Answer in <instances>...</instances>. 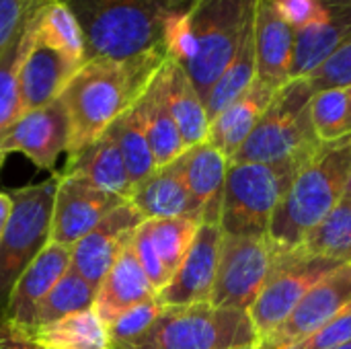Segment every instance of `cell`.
<instances>
[{"label": "cell", "instance_id": "cell-1", "mask_svg": "<svg viewBox=\"0 0 351 349\" xmlns=\"http://www.w3.org/2000/svg\"><path fill=\"white\" fill-rule=\"evenodd\" d=\"M257 0H193L167 27V53L193 82L202 99L237 53Z\"/></svg>", "mask_w": 351, "mask_h": 349}, {"label": "cell", "instance_id": "cell-2", "mask_svg": "<svg viewBox=\"0 0 351 349\" xmlns=\"http://www.w3.org/2000/svg\"><path fill=\"white\" fill-rule=\"evenodd\" d=\"M78 19L84 62H138L167 53L171 16L185 8L169 0H64Z\"/></svg>", "mask_w": 351, "mask_h": 349}, {"label": "cell", "instance_id": "cell-3", "mask_svg": "<svg viewBox=\"0 0 351 349\" xmlns=\"http://www.w3.org/2000/svg\"><path fill=\"white\" fill-rule=\"evenodd\" d=\"M167 58L156 56L128 64L84 62L60 95L70 128L68 154L101 138L119 115L134 107Z\"/></svg>", "mask_w": 351, "mask_h": 349}, {"label": "cell", "instance_id": "cell-4", "mask_svg": "<svg viewBox=\"0 0 351 349\" xmlns=\"http://www.w3.org/2000/svg\"><path fill=\"white\" fill-rule=\"evenodd\" d=\"M351 177V134L323 142L294 173L267 232L271 253L298 249L346 195Z\"/></svg>", "mask_w": 351, "mask_h": 349}, {"label": "cell", "instance_id": "cell-5", "mask_svg": "<svg viewBox=\"0 0 351 349\" xmlns=\"http://www.w3.org/2000/svg\"><path fill=\"white\" fill-rule=\"evenodd\" d=\"M311 99L304 78L282 86L230 163H261L296 173L323 144L311 121Z\"/></svg>", "mask_w": 351, "mask_h": 349}, {"label": "cell", "instance_id": "cell-6", "mask_svg": "<svg viewBox=\"0 0 351 349\" xmlns=\"http://www.w3.org/2000/svg\"><path fill=\"white\" fill-rule=\"evenodd\" d=\"M257 344L247 311L202 302L165 306L142 337L121 349H257Z\"/></svg>", "mask_w": 351, "mask_h": 349}, {"label": "cell", "instance_id": "cell-7", "mask_svg": "<svg viewBox=\"0 0 351 349\" xmlns=\"http://www.w3.org/2000/svg\"><path fill=\"white\" fill-rule=\"evenodd\" d=\"M294 173L261 163H230L220 206L224 234L267 239L271 218Z\"/></svg>", "mask_w": 351, "mask_h": 349}, {"label": "cell", "instance_id": "cell-8", "mask_svg": "<svg viewBox=\"0 0 351 349\" xmlns=\"http://www.w3.org/2000/svg\"><path fill=\"white\" fill-rule=\"evenodd\" d=\"M58 183L60 173H53L41 183H31L8 191L12 210L0 241V315L19 276L49 243L51 210Z\"/></svg>", "mask_w": 351, "mask_h": 349}, {"label": "cell", "instance_id": "cell-9", "mask_svg": "<svg viewBox=\"0 0 351 349\" xmlns=\"http://www.w3.org/2000/svg\"><path fill=\"white\" fill-rule=\"evenodd\" d=\"M339 265L343 263L311 255L300 247L288 253H271V269L265 286L249 309L259 344L292 315L315 284Z\"/></svg>", "mask_w": 351, "mask_h": 349}, {"label": "cell", "instance_id": "cell-10", "mask_svg": "<svg viewBox=\"0 0 351 349\" xmlns=\"http://www.w3.org/2000/svg\"><path fill=\"white\" fill-rule=\"evenodd\" d=\"M269 269L271 249L267 239L222 234L210 304L249 313L251 304L265 286Z\"/></svg>", "mask_w": 351, "mask_h": 349}, {"label": "cell", "instance_id": "cell-11", "mask_svg": "<svg viewBox=\"0 0 351 349\" xmlns=\"http://www.w3.org/2000/svg\"><path fill=\"white\" fill-rule=\"evenodd\" d=\"M351 306V261L339 265L315 284L292 315L267 335L257 349H290L311 337Z\"/></svg>", "mask_w": 351, "mask_h": 349}, {"label": "cell", "instance_id": "cell-12", "mask_svg": "<svg viewBox=\"0 0 351 349\" xmlns=\"http://www.w3.org/2000/svg\"><path fill=\"white\" fill-rule=\"evenodd\" d=\"M123 202L125 200L119 195L103 191L82 177L64 175L60 171V183L51 210L49 243L72 249Z\"/></svg>", "mask_w": 351, "mask_h": 349}, {"label": "cell", "instance_id": "cell-13", "mask_svg": "<svg viewBox=\"0 0 351 349\" xmlns=\"http://www.w3.org/2000/svg\"><path fill=\"white\" fill-rule=\"evenodd\" d=\"M142 222L144 216L136 206L123 202L70 249V269L97 290L113 263L134 245L136 230Z\"/></svg>", "mask_w": 351, "mask_h": 349}, {"label": "cell", "instance_id": "cell-14", "mask_svg": "<svg viewBox=\"0 0 351 349\" xmlns=\"http://www.w3.org/2000/svg\"><path fill=\"white\" fill-rule=\"evenodd\" d=\"M70 128L60 99L53 103L23 113L0 136V163L6 154L21 152L35 167L53 171L62 152H68Z\"/></svg>", "mask_w": 351, "mask_h": 349}, {"label": "cell", "instance_id": "cell-15", "mask_svg": "<svg viewBox=\"0 0 351 349\" xmlns=\"http://www.w3.org/2000/svg\"><path fill=\"white\" fill-rule=\"evenodd\" d=\"M222 234L224 232L220 228V222L199 224L197 234L179 269L156 296L162 306H189L210 302L218 269Z\"/></svg>", "mask_w": 351, "mask_h": 349}, {"label": "cell", "instance_id": "cell-16", "mask_svg": "<svg viewBox=\"0 0 351 349\" xmlns=\"http://www.w3.org/2000/svg\"><path fill=\"white\" fill-rule=\"evenodd\" d=\"M27 47L19 68V101L21 115L41 109L60 99L68 80L80 68L47 43L39 41L27 19Z\"/></svg>", "mask_w": 351, "mask_h": 349}, {"label": "cell", "instance_id": "cell-17", "mask_svg": "<svg viewBox=\"0 0 351 349\" xmlns=\"http://www.w3.org/2000/svg\"><path fill=\"white\" fill-rule=\"evenodd\" d=\"M68 269L70 249L56 243H47L14 282L6 306L2 311V319L10 327L27 335L33 327V319L41 300L51 292V288L62 280Z\"/></svg>", "mask_w": 351, "mask_h": 349}, {"label": "cell", "instance_id": "cell-18", "mask_svg": "<svg viewBox=\"0 0 351 349\" xmlns=\"http://www.w3.org/2000/svg\"><path fill=\"white\" fill-rule=\"evenodd\" d=\"M351 39V0H321L317 16L294 31L290 80L306 78Z\"/></svg>", "mask_w": 351, "mask_h": 349}, {"label": "cell", "instance_id": "cell-19", "mask_svg": "<svg viewBox=\"0 0 351 349\" xmlns=\"http://www.w3.org/2000/svg\"><path fill=\"white\" fill-rule=\"evenodd\" d=\"M255 58L257 80L278 91L290 82L294 29L278 14L271 0L255 2Z\"/></svg>", "mask_w": 351, "mask_h": 349}, {"label": "cell", "instance_id": "cell-20", "mask_svg": "<svg viewBox=\"0 0 351 349\" xmlns=\"http://www.w3.org/2000/svg\"><path fill=\"white\" fill-rule=\"evenodd\" d=\"M173 163L189 193L204 210L202 222H220L222 189L230 160L208 140H204L195 146L185 148V152Z\"/></svg>", "mask_w": 351, "mask_h": 349}, {"label": "cell", "instance_id": "cell-21", "mask_svg": "<svg viewBox=\"0 0 351 349\" xmlns=\"http://www.w3.org/2000/svg\"><path fill=\"white\" fill-rule=\"evenodd\" d=\"M130 202L144 216V220L156 218H204L202 206L189 193L175 163L158 167L144 181L134 185Z\"/></svg>", "mask_w": 351, "mask_h": 349}, {"label": "cell", "instance_id": "cell-22", "mask_svg": "<svg viewBox=\"0 0 351 349\" xmlns=\"http://www.w3.org/2000/svg\"><path fill=\"white\" fill-rule=\"evenodd\" d=\"M276 93L278 88H271L269 84L255 78V82L234 103H230L220 115L210 121L206 140L228 160H232V156L239 152L243 142L249 138L253 128L271 105Z\"/></svg>", "mask_w": 351, "mask_h": 349}, {"label": "cell", "instance_id": "cell-23", "mask_svg": "<svg viewBox=\"0 0 351 349\" xmlns=\"http://www.w3.org/2000/svg\"><path fill=\"white\" fill-rule=\"evenodd\" d=\"M156 290L142 272L134 249L130 247L105 274L95 290L93 311L107 325L123 311L138 306L142 302L154 300Z\"/></svg>", "mask_w": 351, "mask_h": 349}, {"label": "cell", "instance_id": "cell-24", "mask_svg": "<svg viewBox=\"0 0 351 349\" xmlns=\"http://www.w3.org/2000/svg\"><path fill=\"white\" fill-rule=\"evenodd\" d=\"M62 173L82 177L95 187L115 193L125 202H130L132 191H134L121 152L109 132H105L101 138L80 148L78 152L68 154V160Z\"/></svg>", "mask_w": 351, "mask_h": 349}, {"label": "cell", "instance_id": "cell-25", "mask_svg": "<svg viewBox=\"0 0 351 349\" xmlns=\"http://www.w3.org/2000/svg\"><path fill=\"white\" fill-rule=\"evenodd\" d=\"M162 66L154 74V78L148 82V86L144 88L140 99L134 103V107H136V111H138V115L142 119L148 144L152 148L156 167H165V165L173 163L177 156H181L185 152L183 138L179 134V128H177V123L173 119L169 103H167Z\"/></svg>", "mask_w": 351, "mask_h": 349}, {"label": "cell", "instance_id": "cell-26", "mask_svg": "<svg viewBox=\"0 0 351 349\" xmlns=\"http://www.w3.org/2000/svg\"><path fill=\"white\" fill-rule=\"evenodd\" d=\"M165 78V95L171 109V115L179 128L185 148L195 146L208 138L210 119L206 113L204 99L195 91L187 72L171 58H167L162 66Z\"/></svg>", "mask_w": 351, "mask_h": 349}, {"label": "cell", "instance_id": "cell-27", "mask_svg": "<svg viewBox=\"0 0 351 349\" xmlns=\"http://www.w3.org/2000/svg\"><path fill=\"white\" fill-rule=\"evenodd\" d=\"M27 337L35 348L43 349H109L107 325L93 309L41 325Z\"/></svg>", "mask_w": 351, "mask_h": 349}, {"label": "cell", "instance_id": "cell-28", "mask_svg": "<svg viewBox=\"0 0 351 349\" xmlns=\"http://www.w3.org/2000/svg\"><path fill=\"white\" fill-rule=\"evenodd\" d=\"M29 25L39 41L47 43L78 66L84 64L82 31L78 19L64 0H47L37 4L29 14Z\"/></svg>", "mask_w": 351, "mask_h": 349}, {"label": "cell", "instance_id": "cell-29", "mask_svg": "<svg viewBox=\"0 0 351 349\" xmlns=\"http://www.w3.org/2000/svg\"><path fill=\"white\" fill-rule=\"evenodd\" d=\"M257 78V58H255V14L245 29V35L237 47L234 58L210 88L208 97L204 99L208 119L212 121L220 115L230 103H234Z\"/></svg>", "mask_w": 351, "mask_h": 349}, {"label": "cell", "instance_id": "cell-30", "mask_svg": "<svg viewBox=\"0 0 351 349\" xmlns=\"http://www.w3.org/2000/svg\"><path fill=\"white\" fill-rule=\"evenodd\" d=\"M107 132L113 136L121 152L132 185H138L140 181H144L150 173L158 169L136 107H130L123 115H119Z\"/></svg>", "mask_w": 351, "mask_h": 349}, {"label": "cell", "instance_id": "cell-31", "mask_svg": "<svg viewBox=\"0 0 351 349\" xmlns=\"http://www.w3.org/2000/svg\"><path fill=\"white\" fill-rule=\"evenodd\" d=\"M199 224V218H156L142 222V228L150 239L156 255L160 257L169 280L187 255Z\"/></svg>", "mask_w": 351, "mask_h": 349}, {"label": "cell", "instance_id": "cell-32", "mask_svg": "<svg viewBox=\"0 0 351 349\" xmlns=\"http://www.w3.org/2000/svg\"><path fill=\"white\" fill-rule=\"evenodd\" d=\"M302 251L327 257L339 263L351 261V195H343L341 202L329 212V216L304 239Z\"/></svg>", "mask_w": 351, "mask_h": 349}, {"label": "cell", "instance_id": "cell-33", "mask_svg": "<svg viewBox=\"0 0 351 349\" xmlns=\"http://www.w3.org/2000/svg\"><path fill=\"white\" fill-rule=\"evenodd\" d=\"M93 300H95V288L84 278H80L76 272L68 269L62 276V280L51 288V292L41 300V304L35 313L31 331L41 325L53 323L62 317H68L72 313L93 309Z\"/></svg>", "mask_w": 351, "mask_h": 349}, {"label": "cell", "instance_id": "cell-34", "mask_svg": "<svg viewBox=\"0 0 351 349\" xmlns=\"http://www.w3.org/2000/svg\"><path fill=\"white\" fill-rule=\"evenodd\" d=\"M311 121L321 142H333L351 134L350 88L319 91L311 99Z\"/></svg>", "mask_w": 351, "mask_h": 349}, {"label": "cell", "instance_id": "cell-35", "mask_svg": "<svg viewBox=\"0 0 351 349\" xmlns=\"http://www.w3.org/2000/svg\"><path fill=\"white\" fill-rule=\"evenodd\" d=\"M25 47H27V29L23 27V31L16 35V39L0 58V136L21 117L19 68Z\"/></svg>", "mask_w": 351, "mask_h": 349}, {"label": "cell", "instance_id": "cell-36", "mask_svg": "<svg viewBox=\"0 0 351 349\" xmlns=\"http://www.w3.org/2000/svg\"><path fill=\"white\" fill-rule=\"evenodd\" d=\"M165 306L158 302V298L142 302L138 306H132L117 315L111 323H107V335H109V349H121L128 344L142 337L150 325L156 321Z\"/></svg>", "mask_w": 351, "mask_h": 349}, {"label": "cell", "instance_id": "cell-37", "mask_svg": "<svg viewBox=\"0 0 351 349\" xmlns=\"http://www.w3.org/2000/svg\"><path fill=\"white\" fill-rule=\"evenodd\" d=\"M308 88L315 93L327 88H350L351 86V39L341 45L333 56H329L315 72L306 78Z\"/></svg>", "mask_w": 351, "mask_h": 349}, {"label": "cell", "instance_id": "cell-38", "mask_svg": "<svg viewBox=\"0 0 351 349\" xmlns=\"http://www.w3.org/2000/svg\"><path fill=\"white\" fill-rule=\"evenodd\" d=\"M35 6L33 0H0V58L23 31Z\"/></svg>", "mask_w": 351, "mask_h": 349}, {"label": "cell", "instance_id": "cell-39", "mask_svg": "<svg viewBox=\"0 0 351 349\" xmlns=\"http://www.w3.org/2000/svg\"><path fill=\"white\" fill-rule=\"evenodd\" d=\"M351 339V306H348L341 315H337L331 323L323 325L311 337L302 339L290 349H333L343 346Z\"/></svg>", "mask_w": 351, "mask_h": 349}, {"label": "cell", "instance_id": "cell-40", "mask_svg": "<svg viewBox=\"0 0 351 349\" xmlns=\"http://www.w3.org/2000/svg\"><path fill=\"white\" fill-rule=\"evenodd\" d=\"M278 14L296 31L308 25L321 6V0H271Z\"/></svg>", "mask_w": 351, "mask_h": 349}, {"label": "cell", "instance_id": "cell-41", "mask_svg": "<svg viewBox=\"0 0 351 349\" xmlns=\"http://www.w3.org/2000/svg\"><path fill=\"white\" fill-rule=\"evenodd\" d=\"M0 349H35L31 339L0 319Z\"/></svg>", "mask_w": 351, "mask_h": 349}, {"label": "cell", "instance_id": "cell-42", "mask_svg": "<svg viewBox=\"0 0 351 349\" xmlns=\"http://www.w3.org/2000/svg\"><path fill=\"white\" fill-rule=\"evenodd\" d=\"M10 210H12V200H10V193H4V191H0V241H2V237H4V230H6V224H8Z\"/></svg>", "mask_w": 351, "mask_h": 349}, {"label": "cell", "instance_id": "cell-43", "mask_svg": "<svg viewBox=\"0 0 351 349\" xmlns=\"http://www.w3.org/2000/svg\"><path fill=\"white\" fill-rule=\"evenodd\" d=\"M169 2H175V4H179V6H189L193 0H169Z\"/></svg>", "mask_w": 351, "mask_h": 349}, {"label": "cell", "instance_id": "cell-44", "mask_svg": "<svg viewBox=\"0 0 351 349\" xmlns=\"http://www.w3.org/2000/svg\"><path fill=\"white\" fill-rule=\"evenodd\" d=\"M333 349H351V339L350 341H346L343 346H339V348H333Z\"/></svg>", "mask_w": 351, "mask_h": 349}, {"label": "cell", "instance_id": "cell-45", "mask_svg": "<svg viewBox=\"0 0 351 349\" xmlns=\"http://www.w3.org/2000/svg\"><path fill=\"white\" fill-rule=\"evenodd\" d=\"M346 195H351V177H350V183H348V189H346Z\"/></svg>", "mask_w": 351, "mask_h": 349}, {"label": "cell", "instance_id": "cell-46", "mask_svg": "<svg viewBox=\"0 0 351 349\" xmlns=\"http://www.w3.org/2000/svg\"><path fill=\"white\" fill-rule=\"evenodd\" d=\"M35 4H43V2H47V0H33Z\"/></svg>", "mask_w": 351, "mask_h": 349}, {"label": "cell", "instance_id": "cell-47", "mask_svg": "<svg viewBox=\"0 0 351 349\" xmlns=\"http://www.w3.org/2000/svg\"><path fill=\"white\" fill-rule=\"evenodd\" d=\"M350 95H351V86H350Z\"/></svg>", "mask_w": 351, "mask_h": 349}, {"label": "cell", "instance_id": "cell-48", "mask_svg": "<svg viewBox=\"0 0 351 349\" xmlns=\"http://www.w3.org/2000/svg\"><path fill=\"white\" fill-rule=\"evenodd\" d=\"M35 349H43V348H35Z\"/></svg>", "mask_w": 351, "mask_h": 349}, {"label": "cell", "instance_id": "cell-49", "mask_svg": "<svg viewBox=\"0 0 351 349\" xmlns=\"http://www.w3.org/2000/svg\"><path fill=\"white\" fill-rule=\"evenodd\" d=\"M249 349H255V348H249Z\"/></svg>", "mask_w": 351, "mask_h": 349}]
</instances>
